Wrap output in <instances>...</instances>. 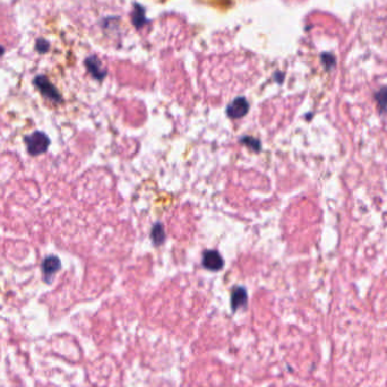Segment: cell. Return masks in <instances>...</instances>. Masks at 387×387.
Listing matches in <instances>:
<instances>
[{
  "label": "cell",
  "instance_id": "obj_1",
  "mask_svg": "<svg viewBox=\"0 0 387 387\" xmlns=\"http://www.w3.org/2000/svg\"><path fill=\"white\" fill-rule=\"evenodd\" d=\"M24 141L26 147H28V152L32 157H37V155L47 152V149L50 145L49 137L45 133L39 131L32 133L29 136H25Z\"/></svg>",
  "mask_w": 387,
  "mask_h": 387
},
{
  "label": "cell",
  "instance_id": "obj_2",
  "mask_svg": "<svg viewBox=\"0 0 387 387\" xmlns=\"http://www.w3.org/2000/svg\"><path fill=\"white\" fill-rule=\"evenodd\" d=\"M34 84L37 88V90L42 93V95L46 96L47 99H49L52 102H56V103H59V102L62 101L61 96L60 94H59L57 89L45 76L36 77L34 79Z\"/></svg>",
  "mask_w": 387,
  "mask_h": 387
},
{
  "label": "cell",
  "instance_id": "obj_3",
  "mask_svg": "<svg viewBox=\"0 0 387 387\" xmlns=\"http://www.w3.org/2000/svg\"><path fill=\"white\" fill-rule=\"evenodd\" d=\"M61 270V262L57 256H48L42 262V273L43 280L46 283L50 284L55 274Z\"/></svg>",
  "mask_w": 387,
  "mask_h": 387
},
{
  "label": "cell",
  "instance_id": "obj_4",
  "mask_svg": "<svg viewBox=\"0 0 387 387\" xmlns=\"http://www.w3.org/2000/svg\"><path fill=\"white\" fill-rule=\"evenodd\" d=\"M249 110V104L245 98H236L234 99L227 107V114L232 119H238V118L244 117L247 115Z\"/></svg>",
  "mask_w": 387,
  "mask_h": 387
},
{
  "label": "cell",
  "instance_id": "obj_5",
  "mask_svg": "<svg viewBox=\"0 0 387 387\" xmlns=\"http://www.w3.org/2000/svg\"><path fill=\"white\" fill-rule=\"evenodd\" d=\"M224 265V261L215 250H206L203 255V266L209 271H220Z\"/></svg>",
  "mask_w": 387,
  "mask_h": 387
},
{
  "label": "cell",
  "instance_id": "obj_6",
  "mask_svg": "<svg viewBox=\"0 0 387 387\" xmlns=\"http://www.w3.org/2000/svg\"><path fill=\"white\" fill-rule=\"evenodd\" d=\"M247 291L245 288H235L232 292V295H231V306H232V309L236 310L240 307H244L247 304Z\"/></svg>",
  "mask_w": 387,
  "mask_h": 387
},
{
  "label": "cell",
  "instance_id": "obj_7",
  "mask_svg": "<svg viewBox=\"0 0 387 387\" xmlns=\"http://www.w3.org/2000/svg\"><path fill=\"white\" fill-rule=\"evenodd\" d=\"M86 63H88V67H89V69H90V72L93 74V76H94L95 78L102 79V78L104 77L105 72L103 71V69H102V68L100 67V63H99L98 60H96L95 58H91V59H89V60L86 61Z\"/></svg>",
  "mask_w": 387,
  "mask_h": 387
},
{
  "label": "cell",
  "instance_id": "obj_8",
  "mask_svg": "<svg viewBox=\"0 0 387 387\" xmlns=\"http://www.w3.org/2000/svg\"><path fill=\"white\" fill-rule=\"evenodd\" d=\"M152 239H153V243L155 245H161V244L164 243L165 233H164L162 224H161V223H157L154 225V228L152 230Z\"/></svg>",
  "mask_w": 387,
  "mask_h": 387
},
{
  "label": "cell",
  "instance_id": "obj_9",
  "mask_svg": "<svg viewBox=\"0 0 387 387\" xmlns=\"http://www.w3.org/2000/svg\"><path fill=\"white\" fill-rule=\"evenodd\" d=\"M375 98L377 100L380 114H384L387 109V88L381 89L378 93H376Z\"/></svg>",
  "mask_w": 387,
  "mask_h": 387
},
{
  "label": "cell",
  "instance_id": "obj_10",
  "mask_svg": "<svg viewBox=\"0 0 387 387\" xmlns=\"http://www.w3.org/2000/svg\"><path fill=\"white\" fill-rule=\"evenodd\" d=\"M241 143L248 145V146H250L252 149H255V150H260L261 149V143L258 142L256 138L244 137L243 139H241Z\"/></svg>",
  "mask_w": 387,
  "mask_h": 387
}]
</instances>
